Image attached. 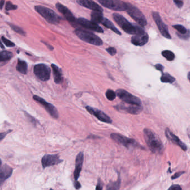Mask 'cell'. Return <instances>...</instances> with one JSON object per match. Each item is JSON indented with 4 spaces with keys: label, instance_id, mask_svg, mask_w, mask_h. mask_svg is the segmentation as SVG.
<instances>
[{
    "label": "cell",
    "instance_id": "obj_1",
    "mask_svg": "<svg viewBox=\"0 0 190 190\" xmlns=\"http://www.w3.org/2000/svg\"><path fill=\"white\" fill-rule=\"evenodd\" d=\"M143 133L145 142L151 151L155 154H161L163 151V145L159 137L148 129H145Z\"/></svg>",
    "mask_w": 190,
    "mask_h": 190
},
{
    "label": "cell",
    "instance_id": "obj_2",
    "mask_svg": "<svg viewBox=\"0 0 190 190\" xmlns=\"http://www.w3.org/2000/svg\"><path fill=\"white\" fill-rule=\"evenodd\" d=\"M113 19L117 22L122 30L124 31L126 33L131 35H138L140 33H144L145 31L142 27L137 25L132 24L126 19L124 17L118 14H113Z\"/></svg>",
    "mask_w": 190,
    "mask_h": 190
},
{
    "label": "cell",
    "instance_id": "obj_3",
    "mask_svg": "<svg viewBox=\"0 0 190 190\" xmlns=\"http://www.w3.org/2000/svg\"><path fill=\"white\" fill-rule=\"evenodd\" d=\"M75 33L79 39L88 44L95 46H101L103 44V41L101 39L89 31L79 28L75 31Z\"/></svg>",
    "mask_w": 190,
    "mask_h": 190
},
{
    "label": "cell",
    "instance_id": "obj_4",
    "mask_svg": "<svg viewBox=\"0 0 190 190\" xmlns=\"http://www.w3.org/2000/svg\"><path fill=\"white\" fill-rule=\"evenodd\" d=\"M35 9L51 24L56 25L60 22V17L50 8L42 6H37L35 7Z\"/></svg>",
    "mask_w": 190,
    "mask_h": 190
},
{
    "label": "cell",
    "instance_id": "obj_5",
    "mask_svg": "<svg viewBox=\"0 0 190 190\" xmlns=\"http://www.w3.org/2000/svg\"><path fill=\"white\" fill-rule=\"evenodd\" d=\"M126 11L127 12L129 15L141 26L144 27L147 24V21L145 16L142 14V12L136 7L128 3L127 8Z\"/></svg>",
    "mask_w": 190,
    "mask_h": 190
},
{
    "label": "cell",
    "instance_id": "obj_6",
    "mask_svg": "<svg viewBox=\"0 0 190 190\" xmlns=\"http://www.w3.org/2000/svg\"><path fill=\"white\" fill-rule=\"evenodd\" d=\"M116 95L124 103L137 106L142 105L141 101L138 97L135 96L123 89L118 90L116 92Z\"/></svg>",
    "mask_w": 190,
    "mask_h": 190
},
{
    "label": "cell",
    "instance_id": "obj_7",
    "mask_svg": "<svg viewBox=\"0 0 190 190\" xmlns=\"http://www.w3.org/2000/svg\"><path fill=\"white\" fill-rule=\"evenodd\" d=\"M98 2L104 7L117 11H126L127 3L121 0H98Z\"/></svg>",
    "mask_w": 190,
    "mask_h": 190
},
{
    "label": "cell",
    "instance_id": "obj_8",
    "mask_svg": "<svg viewBox=\"0 0 190 190\" xmlns=\"http://www.w3.org/2000/svg\"><path fill=\"white\" fill-rule=\"evenodd\" d=\"M34 72L35 76L43 81H48L50 77V69L43 63L37 64L34 66Z\"/></svg>",
    "mask_w": 190,
    "mask_h": 190
},
{
    "label": "cell",
    "instance_id": "obj_9",
    "mask_svg": "<svg viewBox=\"0 0 190 190\" xmlns=\"http://www.w3.org/2000/svg\"><path fill=\"white\" fill-rule=\"evenodd\" d=\"M110 136L112 139L116 142L125 146L127 148H129L131 147H137L138 146L137 142L133 139L127 137L120 134L112 133Z\"/></svg>",
    "mask_w": 190,
    "mask_h": 190
},
{
    "label": "cell",
    "instance_id": "obj_10",
    "mask_svg": "<svg viewBox=\"0 0 190 190\" xmlns=\"http://www.w3.org/2000/svg\"><path fill=\"white\" fill-rule=\"evenodd\" d=\"M152 16H153L154 21L156 23L158 30L160 31L161 33L162 34V36H164L165 38H166V39H171V36L169 33L167 26L166 25L164 22H163V21H162L161 18V16L159 15V13L157 12H153Z\"/></svg>",
    "mask_w": 190,
    "mask_h": 190
},
{
    "label": "cell",
    "instance_id": "obj_11",
    "mask_svg": "<svg viewBox=\"0 0 190 190\" xmlns=\"http://www.w3.org/2000/svg\"><path fill=\"white\" fill-rule=\"evenodd\" d=\"M35 101L40 103V105H42L44 108H45V110L48 112V113L51 116H52L53 118L58 119L59 117V113L57 110L56 108L51 103H48L46 101L43 99L41 97L38 96L37 95H34L33 97Z\"/></svg>",
    "mask_w": 190,
    "mask_h": 190
},
{
    "label": "cell",
    "instance_id": "obj_12",
    "mask_svg": "<svg viewBox=\"0 0 190 190\" xmlns=\"http://www.w3.org/2000/svg\"><path fill=\"white\" fill-rule=\"evenodd\" d=\"M115 108L118 111L133 115L139 114L142 110V108L141 106L131 105L126 103H120L115 106Z\"/></svg>",
    "mask_w": 190,
    "mask_h": 190
},
{
    "label": "cell",
    "instance_id": "obj_13",
    "mask_svg": "<svg viewBox=\"0 0 190 190\" xmlns=\"http://www.w3.org/2000/svg\"><path fill=\"white\" fill-rule=\"evenodd\" d=\"M76 21H77V23L79 25H80L82 27L87 28L88 30L93 31L99 33L104 32L103 30L98 24L95 23L94 22L89 21L84 18H79Z\"/></svg>",
    "mask_w": 190,
    "mask_h": 190
},
{
    "label": "cell",
    "instance_id": "obj_14",
    "mask_svg": "<svg viewBox=\"0 0 190 190\" xmlns=\"http://www.w3.org/2000/svg\"><path fill=\"white\" fill-rule=\"evenodd\" d=\"M86 110L91 115L96 117L99 121L103 122H106L107 124H111L112 123V119H110V117L109 116H108L103 111L99 110L97 108L90 107V106H87Z\"/></svg>",
    "mask_w": 190,
    "mask_h": 190
},
{
    "label": "cell",
    "instance_id": "obj_15",
    "mask_svg": "<svg viewBox=\"0 0 190 190\" xmlns=\"http://www.w3.org/2000/svg\"><path fill=\"white\" fill-rule=\"evenodd\" d=\"M56 7L58 10L63 14V15L64 16L66 19H67L69 22L73 26H76L77 23V21L75 17L73 15L72 12L64 5H62L60 3H56Z\"/></svg>",
    "mask_w": 190,
    "mask_h": 190
},
{
    "label": "cell",
    "instance_id": "obj_16",
    "mask_svg": "<svg viewBox=\"0 0 190 190\" xmlns=\"http://www.w3.org/2000/svg\"><path fill=\"white\" fill-rule=\"evenodd\" d=\"M63 160H60L58 154H46L42 157L41 163L43 168L49 166L56 165L62 163Z\"/></svg>",
    "mask_w": 190,
    "mask_h": 190
},
{
    "label": "cell",
    "instance_id": "obj_17",
    "mask_svg": "<svg viewBox=\"0 0 190 190\" xmlns=\"http://www.w3.org/2000/svg\"><path fill=\"white\" fill-rule=\"evenodd\" d=\"M148 34L146 32L135 35L131 38V42L132 44L137 46H142L146 44L148 41Z\"/></svg>",
    "mask_w": 190,
    "mask_h": 190
},
{
    "label": "cell",
    "instance_id": "obj_18",
    "mask_svg": "<svg viewBox=\"0 0 190 190\" xmlns=\"http://www.w3.org/2000/svg\"><path fill=\"white\" fill-rule=\"evenodd\" d=\"M76 2L79 5L84 7L85 8H89L93 11H101V12L103 11V8L93 0H76Z\"/></svg>",
    "mask_w": 190,
    "mask_h": 190
},
{
    "label": "cell",
    "instance_id": "obj_19",
    "mask_svg": "<svg viewBox=\"0 0 190 190\" xmlns=\"http://www.w3.org/2000/svg\"><path fill=\"white\" fill-rule=\"evenodd\" d=\"M84 160V154L83 152H79L76 157V167L74 172V179L77 181L80 176V174L82 170V166Z\"/></svg>",
    "mask_w": 190,
    "mask_h": 190
},
{
    "label": "cell",
    "instance_id": "obj_20",
    "mask_svg": "<svg viewBox=\"0 0 190 190\" xmlns=\"http://www.w3.org/2000/svg\"><path fill=\"white\" fill-rule=\"evenodd\" d=\"M166 136L173 143L178 145L179 147H180L184 151H186L187 150V146L184 144V142H182L180 139L176 135L173 134L172 132H171L170 129H166L165 131Z\"/></svg>",
    "mask_w": 190,
    "mask_h": 190
},
{
    "label": "cell",
    "instance_id": "obj_21",
    "mask_svg": "<svg viewBox=\"0 0 190 190\" xmlns=\"http://www.w3.org/2000/svg\"><path fill=\"white\" fill-rule=\"evenodd\" d=\"M12 171V168L7 165H3L0 168V186H1L3 182L11 176Z\"/></svg>",
    "mask_w": 190,
    "mask_h": 190
},
{
    "label": "cell",
    "instance_id": "obj_22",
    "mask_svg": "<svg viewBox=\"0 0 190 190\" xmlns=\"http://www.w3.org/2000/svg\"><path fill=\"white\" fill-rule=\"evenodd\" d=\"M13 56L11 52L3 51L0 53V67L7 63Z\"/></svg>",
    "mask_w": 190,
    "mask_h": 190
},
{
    "label": "cell",
    "instance_id": "obj_23",
    "mask_svg": "<svg viewBox=\"0 0 190 190\" xmlns=\"http://www.w3.org/2000/svg\"><path fill=\"white\" fill-rule=\"evenodd\" d=\"M51 67L53 72L54 78L55 82L57 84H60L63 81V77H62V72L60 69H59L58 66L54 64L51 65Z\"/></svg>",
    "mask_w": 190,
    "mask_h": 190
},
{
    "label": "cell",
    "instance_id": "obj_24",
    "mask_svg": "<svg viewBox=\"0 0 190 190\" xmlns=\"http://www.w3.org/2000/svg\"><path fill=\"white\" fill-rule=\"evenodd\" d=\"M101 23L105 27H106V28L110 29L111 30L113 31V32H114L115 33H117L118 35H121L120 31L115 27V26L113 25V23L106 18L104 17L103 19L101 21Z\"/></svg>",
    "mask_w": 190,
    "mask_h": 190
},
{
    "label": "cell",
    "instance_id": "obj_25",
    "mask_svg": "<svg viewBox=\"0 0 190 190\" xmlns=\"http://www.w3.org/2000/svg\"><path fill=\"white\" fill-rule=\"evenodd\" d=\"M103 15L101 11H93L91 14V19L92 21L95 23H101V21L103 19Z\"/></svg>",
    "mask_w": 190,
    "mask_h": 190
},
{
    "label": "cell",
    "instance_id": "obj_26",
    "mask_svg": "<svg viewBox=\"0 0 190 190\" xmlns=\"http://www.w3.org/2000/svg\"><path fill=\"white\" fill-rule=\"evenodd\" d=\"M16 70L17 71L20 72V73L23 74H26L28 71V65L25 61L18 60L17 61Z\"/></svg>",
    "mask_w": 190,
    "mask_h": 190
},
{
    "label": "cell",
    "instance_id": "obj_27",
    "mask_svg": "<svg viewBox=\"0 0 190 190\" xmlns=\"http://www.w3.org/2000/svg\"><path fill=\"white\" fill-rule=\"evenodd\" d=\"M120 178L118 179L117 181L115 182H110L106 186V190H119L120 186Z\"/></svg>",
    "mask_w": 190,
    "mask_h": 190
},
{
    "label": "cell",
    "instance_id": "obj_28",
    "mask_svg": "<svg viewBox=\"0 0 190 190\" xmlns=\"http://www.w3.org/2000/svg\"><path fill=\"white\" fill-rule=\"evenodd\" d=\"M161 81L163 83H172L175 82V78L168 73H163L161 77Z\"/></svg>",
    "mask_w": 190,
    "mask_h": 190
},
{
    "label": "cell",
    "instance_id": "obj_29",
    "mask_svg": "<svg viewBox=\"0 0 190 190\" xmlns=\"http://www.w3.org/2000/svg\"><path fill=\"white\" fill-rule=\"evenodd\" d=\"M162 55L165 58H166V60L168 61H173L175 58V56L174 53L170 50H165V51H162Z\"/></svg>",
    "mask_w": 190,
    "mask_h": 190
},
{
    "label": "cell",
    "instance_id": "obj_30",
    "mask_svg": "<svg viewBox=\"0 0 190 190\" xmlns=\"http://www.w3.org/2000/svg\"><path fill=\"white\" fill-rule=\"evenodd\" d=\"M117 95L114 91L112 90H108L106 92V97L109 101H113L116 98Z\"/></svg>",
    "mask_w": 190,
    "mask_h": 190
},
{
    "label": "cell",
    "instance_id": "obj_31",
    "mask_svg": "<svg viewBox=\"0 0 190 190\" xmlns=\"http://www.w3.org/2000/svg\"><path fill=\"white\" fill-rule=\"evenodd\" d=\"M173 27L176 29V30L179 32L180 34H185L187 32L188 30H186V28L183 26L182 25H173Z\"/></svg>",
    "mask_w": 190,
    "mask_h": 190
},
{
    "label": "cell",
    "instance_id": "obj_32",
    "mask_svg": "<svg viewBox=\"0 0 190 190\" xmlns=\"http://www.w3.org/2000/svg\"><path fill=\"white\" fill-rule=\"evenodd\" d=\"M9 25L10 26V27H11L12 29L13 30L15 31L16 32L19 33V34L23 35V36H25V35L26 33L24 32V31L23 30V29H21V28L19 27V26H15L14 25H12L11 23H10Z\"/></svg>",
    "mask_w": 190,
    "mask_h": 190
},
{
    "label": "cell",
    "instance_id": "obj_33",
    "mask_svg": "<svg viewBox=\"0 0 190 190\" xmlns=\"http://www.w3.org/2000/svg\"><path fill=\"white\" fill-rule=\"evenodd\" d=\"M17 8V6L13 5V4L11 2H10V1H7V2H6V10L7 11L14 10H16Z\"/></svg>",
    "mask_w": 190,
    "mask_h": 190
},
{
    "label": "cell",
    "instance_id": "obj_34",
    "mask_svg": "<svg viewBox=\"0 0 190 190\" xmlns=\"http://www.w3.org/2000/svg\"><path fill=\"white\" fill-rule=\"evenodd\" d=\"M2 40L4 43V44H5L6 46H7V47H14L15 46L14 43H13L12 42L10 41L8 39H6L4 37H2Z\"/></svg>",
    "mask_w": 190,
    "mask_h": 190
},
{
    "label": "cell",
    "instance_id": "obj_35",
    "mask_svg": "<svg viewBox=\"0 0 190 190\" xmlns=\"http://www.w3.org/2000/svg\"><path fill=\"white\" fill-rule=\"evenodd\" d=\"M177 35L180 39H184V40H188L190 37V31L188 30L187 33H185V34H180V33H177Z\"/></svg>",
    "mask_w": 190,
    "mask_h": 190
},
{
    "label": "cell",
    "instance_id": "obj_36",
    "mask_svg": "<svg viewBox=\"0 0 190 190\" xmlns=\"http://www.w3.org/2000/svg\"><path fill=\"white\" fill-rule=\"evenodd\" d=\"M106 51L110 55L114 56L117 53V50L114 47H108L106 49Z\"/></svg>",
    "mask_w": 190,
    "mask_h": 190
},
{
    "label": "cell",
    "instance_id": "obj_37",
    "mask_svg": "<svg viewBox=\"0 0 190 190\" xmlns=\"http://www.w3.org/2000/svg\"><path fill=\"white\" fill-rule=\"evenodd\" d=\"M173 1L175 3L177 7L179 8H181L184 5L183 0H173Z\"/></svg>",
    "mask_w": 190,
    "mask_h": 190
},
{
    "label": "cell",
    "instance_id": "obj_38",
    "mask_svg": "<svg viewBox=\"0 0 190 190\" xmlns=\"http://www.w3.org/2000/svg\"><path fill=\"white\" fill-rule=\"evenodd\" d=\"M168 190H182L181 188L179 185H172L170 188H168Z\"/></svg>",
    "mask_w": 190,
    "mask_h": 190
},
{
    "label": "cell",
    "instance_id": "obj_39",
    "mask_svg": "<svg viewBox=\"0 0 190 190\" xmlns=\"http://www.w3.org/2000/svg\"><path fill=\"white\" fill-rule=\"evenodd\" d=\"M10 131H7V132H2V133H0V142L4 138L6 137V135H7Z\"/></svg>",
    "mask_w": 190,
    "mask_h": 190
},
{
    "label": "cell",
    "instance_id": "obj_40",
    "mask_svg": "<svg viewBox=\"0 0 190 190\" xmlns=\"http://www.w3.org/2000/svg\"><path fill=\"white\" fill-rule=\"evenodd\" d=\"M184 172H177V173L175 174L173 176H172V178H171V179H176L178 178V177H179L180 176H181L182 175L184 174Z\"/></svg>",
    "mask_w": 190,
    "mask_h": 190
},
{
    "label": "cell",
    "instance_id": "obj_41",
    "mask_svg": "<svg viewBox=\"0 0 190 190\" xmlns=\"http://www.w3.org/2000/svg\"><path fill=\"white\" fill-rule=\"evenodd\" d=\"M155 67H156V69L157 70H158V71H160L162 72L163 71V69H164V67L162 66L161 64H157L155 66Z\"/></svg>",
    "mask_w": 190,
    "mask_h": 190
},
{
    "label": "cell",
    "instance_id": "obj_42",
    "mask_svg": "<svg viewBox=\"0 0 190 190\" xmlns=\"http://www.w3.org/2000/svg\"><path fill=\"white\" fill-rule=\"evenodd\" d=\"M103 190V185L101 184V181H99L98 183V184L96 186V190Z\"/></svg>",
    "mask_w": 190,
    "mask_h": 190
},
{
    "label": "cell",
    "instance_id": "obj_43",
    "mask_svg": "<svg viewBox=\"0 0 190 190\" xmlns=\"http://www.w3.org/2000/svg\"><path fill=\"white\" fill-rule=\"evenodd\" d=\"M74 187H75L76 190H79V189H80L81 188V185H80V184L78 181H76V182H74Z\"/></svg>",
    "mask_w": 190,
    "mask_h": 190
},
{
    "label": "cell",
    "instance_id": "obj_44",
    "mask_svg": "<svg viewBox=\"0 0 190 190\" xmlns=\"http://www.w3.org/2000/svg\"><path fill=\"white\" fill-rule=\"evenodd\" d=\"M4 3H5V0H0V10H2L3 8Z\"/></svg>",
    "mask_w": 190,
    "mask_h": 190
},
{
    "label": "cell",
    "instance_id": "obj_45",
    "mask_svg": "<svg viewBox=\"0 0 190 190\" xmlns=\"http://www.w3.org/2000/svg\"><path fill=\"white\" fill-rule=\"evenodd\" d=\"M4 49V46L3 44L1 43V42L0 41V51L3 50Z\"/></svg>",
    "mask_w": 190,
    "mask_h": 190
},
{
    "label": "cell",
    "instance_id": "obj_46",
    "mask_svg": "<svg viewBox=\"0 0 190 190\" xmlns=\"http://www.w3.org/2000/svg\"><path fill=\"white\" fill-rule=\"evenodd\" d=\"M190 72H188V80H190Z\"/></svg>",
    "mask_w": 190,
    "mask_h": 190
},
{
    "label": "cell",
    "instance_id": "obj_47",
    "mask_svg": "<svg viewBox=\"0 0 190 190\" xmlns=\"http://www.w3.org/2000/svg\"><path fill=\"white\" fill-rule=\"evenodd\" d=\"M1 164H2V161H1V160L0 159V167H1Z\"/></svg>",
    "mask_w": 190,
    "mask_h": 190
},
{
    "label": "cell",
    "instance_id": "obj_48",
    "mask_svg": "<svg viewBox=\"0 0 190 190\" xmlns=\"http://www.w3.org/2000/svg\"><path fill=\"white\" fill-rule=\"evenodd\" d=\"M50 190H52V189H50Z\"/></svg>",
    "mask_w": 190,
    "mask_h": 190
}]
</instances>
